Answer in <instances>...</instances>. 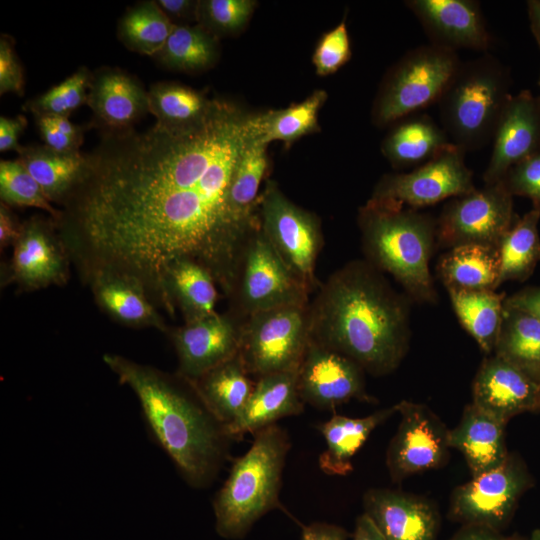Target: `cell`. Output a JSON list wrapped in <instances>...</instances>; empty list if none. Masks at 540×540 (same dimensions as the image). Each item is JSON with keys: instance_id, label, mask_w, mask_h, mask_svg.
Masks as SVG:
<instances>
[{"instance_id": "277c9868", "label": "cell", "mask_w": 540, "mask_h": 540, "mask_svg": "<svg viewBox=\"0 0 540 540\" xmlns=\"http://www.w3.org/2000/svg\"><path fill=\"white\" fill-rule=\"evenodd\" d=\"M358 225L366 261L390 274L417 303L436 304L429 261L436 245V219L389 201L369 199Z\"/></svg>"}, {"instance_id": "603a6c76", "label": "cell", "mask_w": 540, "mask_h": 540, "mask_svg": "<svg viewBox=\"0 0 540 540\" xmlns=\"http://www.w3.org/2000/svg\"><path fill=\"white\" fill-rule=\"evenodd\" d=\"M298 389V370L272 373L257 378L251 396L238 418L225 428L231 439L254 434L276 421L303 412Z\"/></svg>"}, {"instance_id": "44dd1931", "label": "cell", "mask_w": 540, "mask_h": 540, "mask_svg": "<svg viewBox=\"0 0 540 540\" xmlns=\"http://www.w3.org/2000/svg\"><path fill=\"white\" fill-rule=\"evenodd\" d=\"M365 514L386 540H436L439 517L426 499L391 489H370Z\"/></svg>"}, {"instance_id": "7c38bea8", "label": "cell", "mask_w": 540, "mask_h": 540, "mask_svg": "<svg viewBox=\"0 0 540 540\" xmlns=\"http://www.w3.org/2000/svg\"><path fill=\"white\" fill-rule=\"evenodd\" d=\"M531 485L524 462L509 454L500 466L472 477L454 490L450 514L466 526L498 531L510 520L520 497Z\"/></svg>"}, {"instance_id": "7bdbcfd3", "label": "cell", "mask_w": 540, "mask_h": 540, "mask_svg": "<svg viewBox=\"0 0 540 540\" xmlns=\"http://www.w3.org/2000/svg\"><path fill=\"white\" fill-rule=\"evenodd\" d=\"M254 6L251 0H209L199 4L198 12L211 27L234 32L246 24Z\"/></svg>"}, {"instance_id": "680465c9", "label": "cell", "mask_w": 540, "mask_h": 540, "mask_svg": "<svg viewBox=\"0 0 540 540\" xmlns=\"http://www.w3.org/2000/svg\"><path fill=\"white\" fill-rule=\"evenodd\" d=\"M506 540H520V539H517V538H506Z\"/></svg>"}, {"instance_id": "91938a15", "label": "cell", "mask_w": 540, "mask_h": 540, "mask_svg": "<svg viewBox=\"0 0 540 540\" xmlns=\"http://www.w3.org/2000/svg\"><path fill=\"white\" fill-rule=\"evenodd\" d=\"M538 84H539V88H540V76H539ZM539 99H540V94H539Z\"/></svg>"}, {"instance_id": "e575fe53", "label": "cell", "mask_w": 540, "mask_h": 540, "mask_svg": "<svg viewBox=\"0 0 540 540\" xmlns=\"http://www.w3.org/2000/svg\"><path fill=\"white\" fill-rule=\"evenodd\" d=\"M263 135L254 138L243 151L233 174L230 203L244 221L259 223L258 191L268 166Z\"/></svg>"}, {"instance_id": "484cf974", "label": "cell", "mask_w": 540, "mask_h": 540, "mask_svg": "<svg viewBox=\"0 0 540 540\" xmlns=\"http://www.w3.org/2000/svg\"><path fill=\"white\" fill-rule=\"evenodd\" d=\"M189 382L224 429L241 414L255 384L239 354Z\"/></svg>"}, {"instance_id": "3957f363", "label": "cell", "mask_w": 540, "mask_h": 540, "mask_svg": "<svg viewBox=\"0 0 540 540\" xmlns=\"http://www.w3.org/2000/svg\"><path fill=\"white\" fill-rule=\"evenodd\" d=\"M102 359L134 392L151 434L187 484L209 486L228 459L232 439L192 384L119 354L105 353Z\"/></svg>"}, {"instance_id": "f6af8a7d", "label": "cell", "mask_w": 540, "mask_h": 540, "mask_svg": "<svg viewBox=\"0 0 540 540\" xmlns=\"http://www.w3.org/2000/svg\"><path fill=\"white\" fill-rule=\"evenodd\" d=\"M23 74L11 44L6 38L0 40V93L22 94Z\"/></svg>"}, {"instance_id": "d590c367", "label": "cell", "mask_w": 540, "mask_h": 540, "mask_svg": "<svg viewBox=\"0 0 540 540\" xmlns=\"http://www.w3.org/2000/svg\"><path fill=\"white\" fill-rule=\"evenodd\" d=\"M174 26L156 2H144L126 12L118 35L128 49L154 56L161 51Z\"/></svg>"}, {"instance_id": "ee69618b", "label": "cell", "mask_w": 540, "mask_h": 540, "mask_svg": "<svg viewBox=\"0 0 540 540\" xmlns=\"http://www.w3.org/2000/svg\"><path fill=\"white\" fill-rule=\"evenodd\" d=\"M501 182L513 197L529 198L540 210V151L511 167Z\"/></svg>"}, {"instance_id": "5b68a950", "label": "cell", "mask_w": 540, "mask_h": 540, "mask_svg": "<svg viewBox=\"0 0 540 540\" xmlns=\"http://www.w3.org/2000/svg\"><path fill=\"white\" fill-rule=\"evenodd\" d=\"M290 446L288 433L277 424L254 433L250 448L235 459L213 499L215 529L220 537H245L256 521L280 506L282 474Z\"/></svg>"}, {"instance_id": "681fc988", "label": "cell", "mask_w": 540, "mask_h": 540, "mask_svg": "<svg viewBox=\"0 0 540 540\" xmlns=\"http://www.w3.org/2000/svg\"><path fill=\"white\" fill-rule=\"evenodd\" d=\"M26 125V120L19 116L14 119L0 118V151L17 150L21 148L18 145V138Z\"/></svg>"}, {"instance_id": "f35d334b", "label": "cell", "mask_w": 540, "mask_h": 540, "mask_svg": "<svg viewBox=\"0 0 540 540\" xmlns=\"http://www.w3.org/2000/svg\"><path fill=\"white\" fill-rule=\"evenodd\" d=\"M326 92L315 91L303 102L280 111L266 113L263 141L292 142L315 131L318 126V112L326 101Z\"/></svg>"}, {"instance_id": "9f6ffc18", "label": "cell", "mask_w": 540, "mask_h": 540, "mask_svg": "<svg viewBox=\"0 0 540 540\" xmlns=\"http://www.w3.org/2000/svg\"><path fill=\"white\" fill-rule=\"evenodd\" d=\"M47 120L59 131L62 133L72 136L82 138V131L71 123L68 117L62 116H44Z\"/></svg>"}, {"instance_id": "2e32d148", "label": "cell", "mask_w": 540, "mask_h": 540, "mask_svg": "<svg viewBox=\"0 0 540 540\" xmlns=\"http://www.w3.org/2000/svg\"><path fill=\"white\" fill-rule=\"evenodd\" d=\"M298 389L304 403L321 410H334L351 399L372 401L363 368L312 339L298 368Z\"/></svg>"}, {"instance_id": "9c48e42d", "label": "cell", "mask_w": 540, "mask_h": 540, "mask_svg": "<svg viewBox=\"0 0 540 540\" xmlns=\"http://www.w3.org/2000/svg\"><path fill=\"white\" fill-rule=\"evenodd\" d=\"M309 304L269 309L241 322L238 354L249 375L298 370L311 339Z\"/></svg>"}, {"instance_id": "4dcf8cb0", "label": "cell", "mask_w": 540, "mask_h": 540, "mask_svg": "<svg viewBox=\"0 0 540 540\" xmlns=\"http://www.w3.org/2000/svg\"><path fill=\"white\" fill-rule=\"evenodd\" d=\"M498 247L469 244L449 249L438 261L437 273L446 289L496 290Z\"/></svg>"}, {"instance_id": "ba28073f", "label": "cell", "mask_w": 540, "mask_h": 540, "mask_svg": "<svg viewBox=\"0 0 540 540\" xmlns=\"http://www.w3.org/2000/svg\"><path fill=\"white\" fill-rule=\"evenodd\" d=\"M310 291L292 273L257 227L248 237L239 260L228 311L241 322L269 309L309 304Z\"/></svg>"}, {"instance_id": "7402d4cb", "label": "cell", "mask_w": 540, "mask_h": 540, "mask_svg": "<svg viewBox=\"0 0 540 540\" xmlns=\"http://www.w3.org/2000/svg\"><path fill=\"white\" fill-rule=\"evenodd\" d=\"M89 285L99 309L113 321L130 328H154L167 333L157 306L135 279L111 271L96 272L84 282Z\"/></svg>"}, {"instance_id": "52a82bcc", "label": "cell", "mask_w": 540, "mask_h": 540, "mask_svg": "<svg viewBox=\"0 0 540 540\" xmlns=\"http://www.w3.org/2000/svg\"><path fill=\"white\" fill-rule=\"evenodd\" d=\"M457 52L419 45L386 75L372 108L375 125L384 127L437 103L461 64Z\"/></svg>"}, {"instance_id": "d6986e66", "label": "cell", "mask_w": 540, "mask_h": 540, "mask_svg": "<svg viewBox=\"0 0 540 540\" xmlns=\"http://www.w3.org/2000/svg\"><path fill=\"white\" fill-rule=\"evenodd\" d=\"M485 184L500 182L507 171L540 151V99L530 90L512 94L498 120Z\"/></svg>"}, {"instance_id": "816d5d0a", "label": "cell", "mask_w": 540, "mask_h": 540, "mask_svg": "<svg viewBox=\"0 0 540 540\" xmlns=\"http://www.w3.org/2000/svg\"><path fill=\"white\" fill-rule=\"evenodd\" d=\"M161 10L170 18L182 19L194 12V8L199 6L196 2L188 0H159L156 1Z\"/></svg>"}, {"instance_id": "f5cc1de1", "label": "cell", "mask_w": 540, "mask_h": 540, "mask_svg": "<svg viewBox=\"0 0 540 540\" xmlns=\"http://www.w3.org/2000/svg\"><path fill=\"white\" fill-rule=\"evenodd\" d=\"M353 540H386L370 517L363 513L356 520Z\"/></svg>"}, {"instance_id": "ffe728a7", "label": "cell", "mask_w": 540, "mask_h": 540, "mask_svg": "<svg viewBox=\"0 0 540 540\" xmlns=\"http://www.w3.org/2000/svg\"><path fill=\"white\" fill-rule=\"evenodd\" d=\"M472 397L474 405L506 425L516 415L540 411V382L494 354L482 361Z\"/></svg>"}, {"instance_id": "7a4b0ae2", "label": "cell", "mask_w": 540, "mask_h": 540, "mask_svg": "<svg viewBox=\"0 0 540 540\" xmlns=\"http://www.w3.org/2000/svg\"><path fill=\"white\" fill-rule=\"evenodd\" d=\"M411 299L366 260H353L319 287L309 304L311 339L382 376L408 352Z\"/></svg>"}, {"instance_id": "7dc6e473", "label": "cell", "mask_w": 540, "mask_h": 540, "mask_svg": "<svg viewBox=\"0 0 540 540\" xmlns=\"http://www.w3.org/2000/svg\"><path fill=\"white\" fill-rule=\"evenodd\" d=\"M504 304L528 312L540 320V286L525 287L506 296Z\"/></svg>"}, {"instance_id": "30bf717a", "label": "cell", "mask_w": 540, "mask_h": 540, "mask_svg": "<svg viewBox=\"0 0 540 540\" xmlns=\"http://www.w3.org/2000/svg\"><path fill=\"white\" fill-rule=\"evenodd\" d=\"M262 232L292 273L311 292L318 281L315 267L323 246L318 218L291 202L274 182L258 199Z\"/></svg>"}, {"instance_id": "8992f818", "label": "cell", "mask_w": 540, "mask_h": 540, "mask_svg": "<svg viewBox=\"0 0 540 540\" xmlns=\"http://www.w3.org/2000/svg\"><path fill=\"white\" fill-rule=\"evenodd\" d=\"M510 86L509 69L493 55L461 62L437 102L441 126L451 143L467 153L491 142L512 95Z\"/></svg>"}, {"instance_id": "6f0895ef", "label": "cell", "mask_w": 540, "mask_h": 540, "mask_svg": "<svg viewBox=\"0 0 540 540\" xmlns=\"http://www.w3.org/2000/svg\"><path fill=\"white\" fill-rule=\"evenodd\" d=\"M530 540H540V528L533 531Z\"/></svg>"}, {"instance_id": "9a60e30c", "label": "cell", "mask_w": 540, "mask_h": 540, "mask_svg": "<svg viewBox=\"0 0 540 540\" xmlns=\"http://www.w3.org/2000/svg\"><path fill=\"white\" fill-rule=\"evenodd\" d=\"M398 413L400 424L386 455L394 482L439 467L450 448L449 430L427 406L403 400Z\"/></svg>"}, {"instance_id": "b9f144b4", "label": "cell", "mask_w": 540, "mask_h": 540, "mask_svg": "<svg viewBox=\"0 0 540 540\" xmlns=\"http://www.w3.org/2000/svg\"><path fill=\"white\" fill-rule=\"evenodd\" d=\"M351 57V44L345 21L322 36L312 57L316 73L326 76L336 72Z\"/></svg>"}, {"instance_id": "74e56055", "label": "cell", "mask_w": 540, "mask_h": 540, "mask_svg": "<svg viewBox=\"0 0 540 540\" xmlns=\"http://www.w3.org/2000/svg\"><path fill=\"white\" fill-rule=\"evenodd\" d=\"M148 111L165 125H183L200 118L210 100L199 92L177 84H159L147 93Z\"/></svg>"}, {"instance_id": "ab89813d", "label": "cell", "mask_w": 540, "mask_h": 540, "mask_svg": "<svg viewBox=\"0 0 540 540\" xmlns=\"http://www.w3.org/2000/svg\"><path fill=\"white\" fill-rule=\"evenodd\" d=\"M0 198L8 206L41 209L54 221L60 215V210L47 199L40 185L18 159L0 162Z\"/></svg>"}, {"instance_id": "c3c4849f", "label": "cell", "mask_w": 540, "mask_h": 540, "mask_svg": "<svg viewBox=\"0 0 540 540\" xmlns=\"http://www.w3.org/2000/svg\"><path fill=\"white\" fill-rule=\"evenodd\" d=\"M22 223L17 220L8 205H0V248L13 246L20 236Z\"/></svg>"}, {"instance_id": "cb8c5ba5", "label": "cell", "mask_w": 540, "mask_h": 540, "mask_svg": "<svg viewBox=\"0 0 540 540\" xmlns=\"http://www.w3.org/2000/svg\"><path fill=\"white\" fill-rule=\"evenodd\" d=\"M505 426L471 403L465 407L458 425L449 430V447L462 453L472 477L500 466L509 456Z\"/></svg>"}, {"instance_id": "4fadbf2b", "label": "cell", "mask_w": 540, "mask_h": 540, "mask_svg": "<svg viewBox=\"0 0 540 540\" xmlns=\"http://www.w3.org/2000/svg\"><path fill=\"white\" fill-rule=\"evenodd\" d=\"M465 155L451 144L410 172L386 174L375 186L371 199L419 209L469 193L476 187Z\"/></svg>"}, {"instance_id": "d4e9b609", "label": "cell", "mask_w": 540, "mask_h": 540, "mask_svg": "<svg viewBox=\"0 0 540 540\" xmlns=\"http://www.w3.org/2000/svg\"><path fill=\"white\" fill-rule=\"evenodd\" d=\"M398 413V403L366 417L334 415L318 425L326 448L319 456V467L328 475L344 476L352 472V458L370 434L387 419Z\"/></svg>"}, {"instance_id": "bcb514c9", "label": "cell", "mask_w": 540, "mask_h": 540, "mask_svg": "<svg viewBox=\"0 0 540 540\" xmlns=\"http://www.w3.org/2000/svg\"><path fill=\"white\" fill-rule=\"evenodd\" d=\"M39 132L45 145L55 151L71 152L77 151L82 142L80 137L66 135L56 129L44 116H38L37 120Z\"/></svg>"}, {"instance_id": "8d00e7d4", "label": "cell", "mask_w": 540, "mask_h": 540, "mask_svg": "<svg viewBox=\"0 0 540 540\" xmlns=\"http://www.w3.org/2000/svg\"><path fill=\"white\" fill-rule=\"evenodd\" d=\"M216 52L213 38L204 29L175 24L157 55L172 69L196 71L212 65Z\"/></svg>"}, {"instance_id": "6da1fadb", "label": "cell", "mask_w": 540, "mask_h": 540, "mask_svg": "<svg viewBox=\"0 0 540 540\" xmlns=\"http://www.w3.org/2000/svg\"><path fill=\"white\" fill-rule=\"evenodd\" d=\"M265 114L210 100L187 124L156 122L109 139L55 221L85 282L111 271L139 282L169 314L166 270L179 259L207 269L228 297L242 250L259 223L241 219L230 187L247 145L263 135Z\"/></svg>"}, {"instance_id": "f907efd6", "label": "cell", "mask_w": 540, "mask_h": 540, "mask_svg": "<svg viewBox=\"0 0 540 540\" xmlns=\"http://www.w3.org/2000/svg\"><path fill=\"white\" fill-rule=\"evenodd\" d=\"M347 531L337 525L314 522L309 525H302V540H347Z\"/></svg>"}, {"instance_id": "d6a6232c", "label": "cell", "mask_w": 540, "mask_h": 540, "mask_svg": "<svg viewBox=\"0 0 540 540\" xmlns=\"http://www.w3.org/2000/svg\"><path fill=\"white\" fill-rule=\"evenodd\" d=\"M454 312L464 329L486 354L494 352L498 339L505 293L496 290L447 289Z\"/></svg>"}, {"instance_id": "db71d44e", "label": "cell", "mask_w": 540, "mask_h": 540, "mask_svg": "<svg viewBox=\"0 0 540 540\" xmlns=\"http://www.w3.org/2000/svg\"><path fill=\"white\" fill-rule=\"evenodd\" d=\"M452 540H506L501 537L497 531L481 527L466 526Z\"/></svg>"}, {"instance_id": "11a10c76", "label": "cell", "mask_w": 540, "mask_h": 540, "mask_svg": "<svg viewBox=\"0 0 540 540\" xmlns=\"http://www.w3.org/2000/svg\"><path fill=\"white\" fill-rule=\"evenodd\" d=\"M527 13L533 36L540 47V0L527 2Z\"/></svg>"}, {"instance_id": "5bb4252c", "label": "cell", "mask_w": 540, "mask_h": 540, "mask_svg": "<svg viewBox=\"0 0 540 540\" xmlns=\"http://www.w3.org/2000/svg\"><path fill=\"white\" fill-rule=\"evenodd\" d=\"M70 264L54 219L33 216L22 222L11 260L1 277L3 284L13 283L20 292L64 286L70 278Z\"/></svg>"}, {"instance_id": "4316f807", "label": "cell", "mask_w": 540, "mask_h": 540, "mask_svg": "<svg viewBox=\"0 0 540 540\" xmlns=\"http://www.w3.org/2000/svg\"><path fill=\"white\" fill-rule=\"evenodd\" d=\"M395 123L382 143V152L396 168L417 167L452 144L428 114H413Z\"/></svg>"}, {"instance_id": "ac0fdd59", "label": "cell", "mask_w": 540, "mask_h": 540, "mask_svg": "<svg viewBox=\"0 0 540 540\" xmlns=\"http://www.w3.org/2000/svg\"><path fill=\"white\" fill-rule=\"evenodd\" d=\"M430 43L452 51L486 52L493 43L481 5L474 0H407Z\"/></svg>"}, {"instance_id": "f1b7e54d", "label": "cell", "mask_w": 540, "mask_h": 540, "mask_svg": "<svg viewBox=\"0 0 540 540\" xmlns=\"http://www.w3.org/2000/svg\"><path fill=\"white\" fill-rule=\"evenodd\" d=\"M18 152V160L51 203L62 204L82 180L89 166V158L79 150L59 152L44 145L20 148Z\"/></svg>"}, {"instance_id": "f546056e", "label": "cell", "mask_w": 540, "mask_h": 540, "mask_svg": "<svg viewBox=\"0 0 540 540\" xmlns=\"http://www.w3.org/2000/svg\"><path fill=\"white\" fill-rule=\"evenodd\" d=\"M212 274L189 259H179L166 270L165 290L174 311L182 313L185 323H192L216 312L217 288Z\"/></svg>"}, {"instance_id": "836d02e7", "label": "cell", "mask_w": 540, "mask_h": 540, "mask_svg": "<svg viewBox=\"0 0 540 540\" xmlns=\"http://www.w3.org/2000/svg\"><path fill=\"white\" fill-rule=\"evenodd\" d=\"M540 210L533 208L517 218L498 244L499 285L523 282L540 262Z\"/></svg>"}, {"instance_id": "60d3db41", "label": "cell", "mask_w": 540, "mask_h": 540, "mask_svg": "<svg viewBox=\"0 0 540 540\" xmlns=\"http://www.w3.org/2000/svg\"><path fill=\"white\" fill-rule=\"evenodd\" d=\"M89 76L80 69L60 84L52 87L29 104L36 116L68 117L72 111L87 102Z\"/></svg>"}, {"instance_id": "e0dca14e", "label": "cell", "mask_w": 540, "mask_h": 540, "mask_svg": "<svg viewBox=\"0 0 540 540\" xmlns=\"http://www.w3.org/2000/svg\"><path fill=\"white\" fill-rule=\"evenodd\" d=\"M175 349L177 374L193 381L239 353L241 321L231 313L169 327L166 333Z\"/></svg>"}, {"instance_id": "1f68e13d", "label": "cell", "mask_w": 540, "mask_h": 540, "mask_svg": "<svg viewBox=\"0 0 540 540\" xmlns=\"http://www.w3.org/2000/svg\"><path fill=\"white\" fill-rule=\"evenodd\" d=\"M494 354L540 382V320L504 304Z\"/></svg>"}, {"instance_id": "83f0119b", "label": "cell", "mask_w": 540, "mask_h": 540, "mask_svg": "<svg viewBox=\"0 0 540 540\" xmlns=\"http://www.w3.org/2000/svg\"><path fill=\"white\" fill-rule=\"evenodd\" d=\"M91 84L87 103L111 128L122 130L148 110L147 93L122 72H103Z\"/></svg>"}, {"instance_id": "8fae6325", "label": "cell", "mask_w": 540, "mask_h": 540, "mask_svg": "<svg viewBox=\"0 0 540 540\" xmlns=\"http://www.w3.org/2000/svg\"><path fill=\"white\" fill-rule=\"evenodd\" d=\"M518 217L503 183L451 198L436 219V244L442 248L478 244L498 247Z\"/></svg>"}]
</instances>
